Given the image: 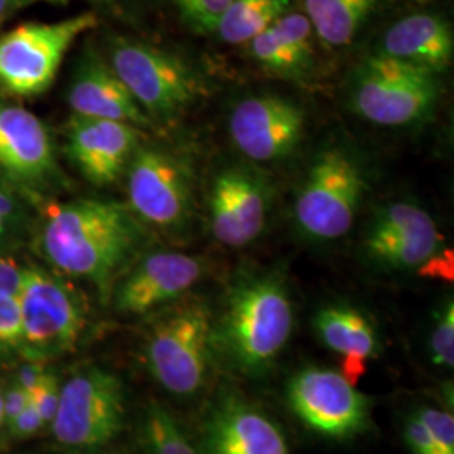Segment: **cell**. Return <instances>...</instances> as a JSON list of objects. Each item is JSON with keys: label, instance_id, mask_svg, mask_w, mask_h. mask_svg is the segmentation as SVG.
Instances as JSON below:
<instances>
[{"label": "cell", "instance_id": "9a60e30c", "mask_svg": "<svg viewBox=\"0 0 454 454\" xmlns=\"http://www.w3.org/2000/svg\"><path fill=\"white\" fill-rule=\"evenodd\" d=\"M270 192L251 170L229 167L212 182L209 217L212 236L227 247H243L258 239L266 226Z\"/></svg>", "mask_w": 454, "mask_h": 454}, {"label": "cell", "instance_id": "7a4b0ae2", "mask_svg": "<svg viewBox=\"0 0 454 454\" xmlns=\"http://www.w3.org/2000/svg\"><path fill=\"white\" fill-rule=\"evenodd\" d=\"M294 311L288 286L273 273L241 276L214 320V348L243 375L268 371L292 339Z\"/></svg>", "mask_w": 454, "mask_h": 454}, {"label": "cell", "instance_id": "1f68e13d", "mask_svg": "<svg viewBox=\"0 0 454 454\" xmlns=\"http://www.w3.org/2000/svg\"><path fill=\"white\" fill-rule=\"evenodd\" d=\"M46 424L43 421V418L39 416V412L35 411L33 403L31 406L26 407L16 419L5 424V431L11 438L14 439H27L37 434L41 429H44Z\"/></svg>", "mask_w": 454, "mask_h": 454}, {"label": "cell", "instance_id": "5bb4252c", "mask_svg": "<svg viewBox=\"0 0 454 454\" xmlns=\"http://www.w3.org/2000/svg\"><path fill=\"white\" fill-rule=\"evenodd\" d=\"M207 261L179 251H155L137 261L114 285L112 300L118 313L145 315L195 286Z\"/></svg>", "mask_w": 454, "mask_h": 454}, {"label": "cell", "instance_id": "f546056e", "mask_svg": "<svg viewBox=\"0 0 454 454\" xmlns=\"http://www.w3.org/2000/svg\"><path fill=\"white\" fill-rule=\"evenodd\" d=\"M59 395H61V382H59L58 375L46 371L31 392L34 407L46 426H49L56 416Z\"/></svg>", "mask_w": 454, "mask_h": 454}, {"label": "cell", "instance_id": "7c38bea8", "mask_svg": "<svg viewBox=\"0 0 454 454\" xmlns=\"http://www.w3.org/2000/svg\"><path fill=\"white\" fill-rule=\"evenodd\" d=\"M305 112L279 95L244 98L229 114V135L244 157L278 162L290 157L305 135Z\"/></svg>", "mask_w": 454, "mask_h": 454}, {"label": "cell", "instance_id": "277c9868", "mask_svg": "<svg viewBox=\"0 0 454 454\" xmlns=\"http://www.w3.org/2000/svg\"><path fill=\"white\" fill-rule=\"evenodd\" d=\"M19 300L20 357L46 364L76 348L86 325V307L63 276L48 268L24 266Z\"/></svg>", "mask_w": 454, "mask_h": 454}, {"label": "cell", "instance_id": "5b68a950", "mask_svg": "<svg viewBox=\"0 0 454 454\" xmlns=\"http://www.w3.org/2000/svg\"><path fill=\"white\" fill-rule=\"evenodd\" d=\"M441 97L436 73L373 52L354 74L350 106L380 127H409L434 112Z\"/></svg>", "mask_w": 454, "mask_h": 454}, {"label": "cell", "instance_id": "f35d334b", "mask_svg": "<svg viewBox=\"0 0 454 454\" xmlns=\"http://www.w3.org/2000/svg\"><path fill=\"white\" fill-rule=\"evenodd\" d=\"M418 2H431V0H418Z\"/></svg>", "mask_w": 454, "mask_h": 454}, {"label": "cell", "instance_id": "ffe728a7", "mask_svg": "<svg viewBox=\"0 0 454 454\" xmlns=\"http://www.w3.org/2000/svg\"><path fill=\"white\" fill-rule=\"evenodd\" d=\"M373 52L439 74L453 63V26L438 12L406 14L382 33Z\"/></svg>", "mask_w": 454, "mask_h": 454}, {"label": "cell", "instance_id": "603a6c76", "mask_svg": "<svg viewBox=\"0 0 454 454\" xmlns=\"http://www.w3.org/2000/svg\"><path fill=\"white\" fill-rule=\"evenodd\" d=\"M309 17L318 44L330 51L352 46L384 0H294Z\"/></svg>", "mask_w": 454, "mask_h": 454}, {"label": "cell", "instance_id": "3957f363", "mask_svg": "<svg viewBox=\"0 0 454 454\" xmlns=\"http://www.w3.org/2000/svg\"><path fill=\"white\" fill-rule=\"evenodd\" d=\"M106 61L146 116L176 118L204 95L194 66L170 49L127 35L106 37Z\"/></svg>", "mask_w": 454, "mask_h": 454}, {"label": "cell", "instance_id": "44dd1931", "mask_svg": "<svg viewBox=\"0 0 454 454\" xmlns=\"http://www.w3.org/2000/svg\"><path fill=\"white\" fill-rule=\"evenodd\" d=\"M317 46L320 44L309 17L293 7L244 48L264 73L283 80H303L313 71Z\"/></svg>", "mask_w": 454, "mask_h": 454}, {"label": "cell", "instance_id": "9c48e42d", "mask_svg": "<svg viewBox=\"0 0 454 454\" xmlns=\"http://www.w3.org/2000/svg\"><path fill=\"white\" fill-rule=\"evenodd\" d=\"M127 416L121 380L110 371L91 367L61 384L52 434L71 450H99L123 429Z\"/></svg>", "mask_w": 454, "mask_h": 454}, {"label": "cell", "instance_id": "484cf974", "mask_svg": "<svg viewBox=\"0 0 454 454\" xmlns=\"http://www.w3.org/2000/svg\"><path fill=\"white\" fill-rule=\"evenodd\" d=\"M142 431L146 454H199L179 421L160 404L146 407Z\"/></svg>", "mask_w": 454, "mask_h": 454}, {"label": "cell", "instance_id": "e575fe53", "mask_svg": "<svg viewBox=\"0 0 454 454\" xmlns=\"http://www.w3.org/2000/svg\"><path fill=\"white\" fill-rule=\"evenodd\" d=\"M71 2H78V0H14L16 4V11L31 7L34 4H54V5H65V4H71ZM88 2H95V4H101L105 0H88Z\"/></svg>", "mask_w": 454, "mask_h": 454}, {"label": "cell", "instance_id": "d590c367", "mask_svg": "<svg viewBox=\"0 0 454 454\" xmlns=\"http://www.w3.org/2000/svg\"><path fill=\"white\" fill-rule=\"evenodd\" d=\"M16 11L14 0H0V24L12 16Z\"/></svg>", "mask_w": 454, "mask_h": 454}, {"label": "cell", "instance_id": "d4e9b609", "mask_svg": "<svg viewBox=\"0 0 454 454\" xmlns=\"http://www.w3.org/2000/svg\"><path fill=\"white\" fill-rule=\"evenodd\" d=\"M24 266L12 256H0V362L19 356L20 286Z\"/></svg>", "mask_w": 454, "mask_h": 454}, {"label": "cell", "instance_id": "d6986e66", "mask_svg": "<svg viewBox=\"0 0 454 454\" xmlns=\"http://www.w3.org/2000/svg\"><path fill=\"white\" fill-rule=\"evenodd\" d=\"M0 168L20 184H41L56 172L46 125L19 105L0 103Z\"/></svg>", "mask_w": 454, "mask_h": 454}, {"label": "cell", "instance_id": "7402d4cb", "mask_svg": "<svg viewBox=\"0 0 454 454\" xmlns=\"http://www.w3.org/2000/svg\"><path fill=\"white\" fill-rule=\"evenodd\" d=\"M315 332L325 347L345 358L343 375L356 384L369 360L379 357L380 343L372 322L347 305L325 307L315 315Z\"/></svg>", "mask_w": 454, "mask_h": 454}, {"label": "cell", "instance_id": "4316f807", "mask_svg": "<svg viewBox=\"0 0 454 454\" xmlns=\"http://www.w3.org/2000/svg\"><path fill=\"white\" fill-rule=\"evenodd\" d=\"M180 20L195 34L211 35L232 0H170Z\"/></svg>", "mask_w": 454, "mask_h": 454}, {"label": "cell", "instance_id": "836d02e7", "mask_svg": "<svg viewBox=\"0 0 454 454\" xmlns=\"http://www.w3.org/2000/svg\"><path fill=\"white\" fill-rule=\"evenodd\" d=\"M48 369L44 367V364L41 362H26L19 371H17L14 382L17 386L24 387L29 392H33L34 387L37 386V382L41 380V377L44 375Z\"/></svg>", "mask_w": 454, "mask_h": 454}, {"label": "cell", "instance_id": "8fae6325", "mask_svg": "<svg viewBox=\"0 0 454 454\" xmlns=\"http://www.w3.org/2000/svg\"><path fill=\"white\" fill-rule=\"evenodd\" d=\"M288 406L311 431L332 439H348L371 427V403L343 373L307 367L286 387Z\"/></svg>", "mask_w": 454, "mask_h": 454}, {"label": "cell", "instance_id": "ac0fdd59", "mask_svg": "<svg viewBox=\"0 0 454 454\" xmlns=\"http://www.w3.org/2000/svg\"><path fill=\"white\" fill-rule=\"evenodd\" d=\"M67 103L78 116L123 121L133 127L150 123V118L116 76L106 58L91 46L82 51L74 66Z\"/></svg>", "mask_w": 454, "mask_h": 454}, {"label": "cell", "instance_id": "e0dca14e", "mask_svg": "<svg viewBox=\"0 0 454 454\" xmlns=\"http://www.w3.org/2000/svg\"><path fill=\"white\" fill-rule=\"evenodd\" d=\"M202 441L206 454H290L275 422L232 392L212 406Z\"/></svg>", "mask_w": 454, "mask_h": 454}, {"label": "cell", "instance_id": "74e56055", "mask_svg": "<svg viewBox=\"0 0 454 454\" xmlns=\"http://www.w3.org/2000/svg\"><path fill=\"white\" fill-rule=\"evenodd\" d=\"M2 433H4V411H2V389H0V442H2Z\"/></svg>", "mask_w": 454, "mask_h": 454}, {"label": "cell", "instance_id": "ba28073f", "mask_svg": "<svg viewBox=\"0 0 454 454\" xmlns=\"http://www.w3.org/2000/svg\"><path fill=\"white\" fill-rule=\"evenodd\" d=\"M98 26L91 11L56 22H26L0 34V88L17 97L46 93L67 51Z\"/></svg>", "mask_w": 454, "mask_h": 454}, {"label": "cell", "instance_id": "cb8c5ba5", "mask_svg": "<svg viewBox=\"0 0 454 454\" xmlns=\"http://www.w3.org/2000/svg\"><path fill=\"white\" fill-rule=\"evenodd\" d=\"M293 7H296L294 0H232L214 35L231 46H246Z\"/></svg>", "mask_w": 454, "mask_h": 454}, {"label": "cell", "instance_id": "8992f818", "mask_svg": "<svg viewBox=\"0 0 454 454\" xmlns=\"http://www.w3.org/2000/svg\"><path fill=\"white\" fill-rule=\"evenodd\" d=\"M214 354V315L199 300L168 311L145 341L148 371L174 395H194L204 387Z\"/></svg>", "mask_w": 454, "mask_h": 454}, {"label": "cell", "instance_id": "30bf717a", "mask_svg": "<svg viewBox=\"0 0 454 454\" xmlns=\"http://www.w3.org/2000/svg\"><path fill=\"white\" fill-rule=\"evenodd\" d=\"M127 192L131 212L150 226L180 231L192 217L191 172L162 148H137L127 167Z\"/></svg>", "mask_w": 454, "mask_h": 454}, {"label": "cell", "instance_id": "52a82bcc", "mask_svg": "<svg viewBox=\"0 0 454 454\" xmlns=\"http://www.w3.org/2000/svg\"><path fill=\"white\" fill-rule=\"evenodd\" d=\"M365 187L364 168L352 152L325 148L294 199L296 226L311 241L340 239L356 223Z\"/></svg>", "mask_w": 454, "mask_h": 454}, {"label": "cell", "instance_id": "2e32d148", "mask_svg": "<svg viewBox=\"0 0 454 454\" xmlns=\"http://www.w3.org/2000/svg\"><path fill=\"white\" fill-rule=\"evenodd\" d=\"M140 146L137 127L123 121L73 114L66 150L82 177L106 187L120 179Z\"/></svg>", "mask_w": 454, "mask_h": 454}, {"label": "cell", "instance_id": "6da1fadb", "mask_svg": "<svg viewBox=\"0 0 454 454\" xmlns=\"http://www.w3.org/2000/svg\"><path fill=\"white\" fill-rule=\"evenodd\" d=\"M138 221L116 200L52 202L43 214L37 249L56 273L90 281L106 300L145 244Z\"/></svg>", "mask_w": 454, "mask_h": 454}, {"label": "cell", "instance_id": "4dcf8cb0", "mask_svg": "<svg viewBox=\"0 0 454 454\" xmlns=\"http://www.w3.org/2000/svg\"><path fill=\"white\" fill-rule=\"evenodd\" d=\"M404 441L412 454H439L431 434L416 414L409 416L404 422Z\"/></svg>", "mask_w": 454, "mask_h": 454}, {"label": "cell", "instance_id": "83f0119b", "mask_svg": "<svg viewBox=\"0 0 454 454\" xmlns=\"http://www.w3.org/2000/svg\"><path fill=\"white\" fill-rule=\"evenodd\" d=\"M431 362L442 369L454 367V305L448 300L436 317L429 333Z\"/></svg>", "mask_w": 454, "mask_h": 454}, {"label": "cell", "instance_id": "f1b7e54d", "mask_svg": "<svg viewBox=\"0 0 454 454\" xmlns=\"http://www.w3.org/2000/svg\"><path fill=\"white\" fill-rule=\"evenodd\" d=\"M426 426L439 454H454V416L438 407H422L414 412Z\"/></svg>", "mask_w": 454, "mask_h": 454}, {"label": "cell", "instance_id": "d6a6232c", "mask_svg": "<svg viewBox=\"0 0 454 454\" xmlns=\"http://www.w3.org/2000/svg\"><path fill=\"white\" fill-rule=\"evenodd\" d=\"M33 397L29 390L17 386L16 382H12L9 386V389L2 392V411H4V427L5 424L16 419L17 416L26 409L31 406Z\"/></svg>", "mask_w": 454, "mask_h": 454}, {"label": "cell", "instance_id": "4fadbf2b", "mask_svg": "<svg viewBox=\"0 0 454 454\" xmlns=\"http://www.w3.org/2000/svg\"><path fill=\"white\" fill-rule=\"evenodd\" d=\"M436 221L412 202H390L373 214L364 236L367 258L380 268L421 270L439 253Z\"/></svg>", "mask_w": 454, "mask_h": 454}, {"label": "cell", "instance_id": "8d00e7d4", "mask_svg": "<svg viewBox=\"0 0 454 454\" xmlns=\"http://www.w3.org/2000/svg\"><path fill=\"white\" fill-rule=\"evenodd\" d=\"M12 224L7 221V219H4L2 215H0V241L9 234V231L12 229Z\"/></svg>", "mask_w": 454, "mask_h": 454}]
</instances>
